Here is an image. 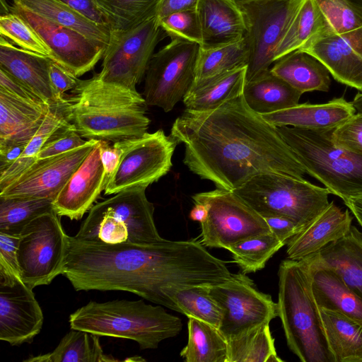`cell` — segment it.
Instances as JSON below:
<instances>
[{
    "instance_id": "6da1fadb",
    "label": "cell",
    "mask_w": 362,
    "mask_h": 362,
    "mask_svg": "<svg viewBox=\"0 0 362 362\" xmlns=\"http://www.w3.org/2000/svg\"><path fill=\"white\" fill-rule=\"evenodd\" d=\"M170 136L185 145L184 164L216 188L233 191L254 176L306 173L277 127L246 103L243 95L203 112L186 110Z\"/></svg>"
},
{
    "instance_id": "7a4b0ae2",
    "label": "cell",
    "mask_w": 362,
    "mask_h": 362,
    "mask_svg": "<svg viewBox=\"0 0 362 362\" xmlns=\"http://www.w3.org/2000/svg\"><path fill=\"white\" fill-rule=\"evenodd\" d=\"M62 274L76 291H124L178 312L174 286H212L233 274L197 240L104 244L69 235Z\"/></svg>"
},
{
    "instance_id": "3957f363",
    "label": "cell",
    "mask_w": 362,
    "mask_h": 362,
    "mask_svg": "<svg viewBox=\"0 0 362 362\" xmlns=\"http://www.w3.org/2000/svg\"><path fill=\"white\" fill-rule=\"evenodd\" d=\"M71 93L64 97L62 107L66 119L81 137L116 142L147 133V104L136 90L105 83L93 76L79 80Z\"/></svg>"
},
{
    "instance_id": "277c9868",
    "label": "cell",
    "mask_w": 362,
    "mask_h": 362,
    "mask_svg": "<svg viewBox=\"0 0 362 362\" xmlns=\"http://www.w3.org/2000/svg\"><path fill=\"white\" fill-rule=\"evenodd\" d=\"M278 276V317L289 349L302 362H334L313 293L307 260H283Z\"/></svg>"
},
{
    "instance_id": "5b68a950",
    "label": "cell",
    "mask_w": 362,
    "mask_h": 362,
    "mask_svg": "<svg viewBox=\"0 0 362 362\" xmlns=\"http://www.w3.org/2000/svg\"><path fill=\"white\" fill-rule=\"evenodd\" d=\"M71 329L100 336L136 341L141 349H156L159 343L178 334L181 320L160 305L143 300L90 301L69 316Z\"/></svg>"
},
{
    "instance_id": "8992f818",
    "label": "cell",
    "mask_w": 362,
    "mask_h": 362,
    "mask_svg": "<svg viewBox=\"0 0 362 362\" xmlns=\"http://www.w3.org/2000/svg\"><path fill=\"white\" fill-rule=\"evenodd\" d=\"M284 141L306 173L343 202L362 197V154L335 144L333 129H305L278 127Z\"/></svg>"
},
{
    "instance_id": "52a82bcc",
    "label": "cell",
    "mask_w": 362,
    "mask_h": 362,
    "mask_svg": "<svg viewBox=\"0 0 362 362\" xmlns=\"http://www.w3.org/2000/svg\"><path fill=\"white\" fill-rule=\"evenodd\" d=\"M146 186L122 190L93 205L75 238L104 244H153L164 240L153 218Z\"/></svg>"
},
{
    "instance_id": "ba28073f",
    "label": "cell",
    "mask_w": 362,
    "mask_h": 362,
    "mask_svg": "<svg viewBox=\"0 0 362 362\" xmlns=\"http://www.w3.org/2000/svg\"><path fill=\"white\" fill-rule=\"evenodd\" d=\"M234 192L263 218L283 216L303 228L329 204L330 192L306 180L279 173H262Z\"/></svg>"
},
{
    "instance_id": "9c48e42d",
    "label": "cell",
    "mask_w": 362,
    "mask_h": 362,
    "mask_svg": "<svg viewBox=\"0 0 362 362\" xmlns=\"http://www.w3.org/2000/svg\"><path fill=\"white\" fill-rule=\"evenodd\" d=\"M54 209L30 221L20 234V276L30 288L48 285L62 274L68 247L66 234Z\"/></svg>"
},
{
    "instance_id": "30bf717a",
    "label": "cell",
    "mask_w": 362,
    "mask_h": 362,
    "mask_svg": "<svg viewBox=\"0 0 362 362\" xmlns=\"http://www.w3.org/2000/svg\"><path fill=\"white\" fill-rule=\"evenodd\" d=\"M166 36L156 16L125 30L111 32L101 71V81L135 90L145 75L157 44Z\"/></svg>"
},
{
    "instance_id": "8fae6325",
    "label": "cell",
    "mask_w": 362,
    "mask_h": 362,
    "mask_svg": "<svg viewBox=\"0 0 362 362\" xmlns=\"http://www.w3.org/2000/svg\"><path fill=\"white\" fill-rule=\"evenodd\" d=\"M199 48L198 43L172 39L153 54L145 74L147 105L168 112L183 100L195 79Z\"/></svg>"
},
{
    "instance_id": "7c38bea8",
    "label": "cell",
    "mask_w": 362,
    "mask_h": 362,
    "mask_svg": "<svg viewBox=\"0 0 362 362\" xmlns=\"http://www.w3.org/2000/svg\"><path fill=\"white\" fill-rule=\"evenodd\" d=\"M192 198L208 207V216L201 223L204 246L228 250L243 240L271 232L264 218L233 191L216 188Z\"/></svg>"
},
{
    "instance_id": "4fadbf2b",
    "label": "cell",
    "mask_w": 362,
    "mask_h": 362,
    "mask_svg": "<svg viewBox=\"0 0 362 362\" xmlns=\"http://www.w3.org/2000/svg\"><path fill=\"white\" fill-rule=\"evenodd\" d=\"M209 293L222 311L218 329L227 341L278 317L277 303L257 290L246 274H233L225 282L209 286Z\"/></svg>"
},
{
    "instance_id": "5bb4252c",
    "label": "cell",
    "mask_w": 362,
    "mask_h": 362,
    "mask_svg": "<svg viewBox=\"0 0 362 362\" xmlns=\"http://www.w3.org/2000/svg\"><path fill=\"white\" fill-rule=\"evenodd\" d=\"M303 0H253L238 4L249 48L246 81L270 69L276 48Z\"/></svg>"
},
{
    "instance_id": "9a60e30c",
    "label": "cell",
    "mask_w": 362,
    "mask_h": 362,
    "mask_svg": "<svg viewBox=\"0 0 362 362\" xmlns=\"http://www.w3.org/2000/svg\"><path fill=\"white\" fill-rule=\"evenodd\" d=\"M177 143L162 129L132 139L117 169L108 180L105 194H115L136 186H146L166 175Z\"/></svg>"
},
{
    "instance_id": "2e32d148",
    "label": "cell",
    "mask_w": 362,
    "mask_h": 362,
    "mask_svg": "<svg viewBox=\"0 0 362 362\" xmlns=\"http://www.w3.org/2000/svg\"><path fill=\"white\" fill-rule=\"evenodd\" d=\"M11 10L21 15L36 31L50 49L52 59L76 77L92 70L103 57L105 45L22 7L13 5Z\"/></svg>"
},
{
    "instance_id": "e0dca14e",
    "label": "cell",
    "mask_w": 362,
    "mask_h": 362,
    "mask_svg": "<svg viewBox=\"0 0 362 362\" xmlns=\"http://www.w3.org/2000/svg\"><path fill=\"white\" fill-rule=\"evenodd\" d=\"M44 317L33 289L21 276L0 269V339L11 346L31 343Z\"/></svg>"
},
{
    "instance_id": "ac0fdd59",
    "label": "cell",
    "mask_w": 362,
    "mask_h": 362,
    "mask_svg": "<svg viewBox=\"0 0 362 362\" xmlns=\"http://www.w3.org/2000/svg\"><path fill=\"white\" fill-rule=\"evenodd\" d=\"M98 140H88L81 146L52 157L36 160L0 197L54 199L81 165Z\"/></svg>"
},
{
    "instance_id": "d6986e66",
    "label": "cell",
    "mask_w": 362,
    "mask_h": 362,
    "mask_svg": "<svg viewBox=\"0 0 362 362\" xmlns=\"http://www.w3.org/2000/svg\"><path fill=\"white\" fill-rule=\"evenodd\" d=\"M299 49L319 59L337 81L362 92V28L319 36Z\"/></svg>"
},
{
    "instance_id": "ffe728a7",
    "label": "cell",
    "mask_w": 362,
    "mask_h": 362,
    "mask_svg": "<svg viewBox=\"0 0 362 362\" xmlns=\"http://www.w3.org/2000/svg\"><path fill=\"white\" fill-rule=\"evenodd\" d=\"M106 185L98 141L54 199V209L59 216L80 220Z\"/></svg>"
},
{
    "instance_id": "44dd1931",
    "label": "cell",
    "mask_w": 362,
    "mask_h": 362,
    "mask_svg": "<svg viewBox=\"0 0 362 362\" xmlns=\"http://www.w3.org/2000/svg\"><path fill=\"white\" fill-rule=\"evenodd\" d=\"M349 209L342 211L332 201L287 243V258L300 260L344 236L351 226Z\"/></svg>"
},
{
    "instance_id": "7402d4cb",
    "label": "cell",
    "mask_w": 362,
    "mask_h": 362,
    "mask_svg": "<svg viewBox=\"0 0 362 362\" xmlns=\"http://www.w3.org/2000/svg\"><path fill=\"white\" fill-rule=\"evenodd\" d=\"M51 61L49 57L16 47L4 37H0V68L52 107L62 103L57 98L51 84Z\"/></svg>"
},
{
    "instance_id": "603a6c76",
    "label": "cell",
    "mask_w": 362,
    "mask_h": 362,
    "mask_svg": "<svg viewBox=\"0 0 362 362\" xmlns=\"http://www.w3.org/2000/svg\"><path fill=\"white\" fill-rule=\"evenodd\" d=\"M51 107L29 102L0 88V149L26 146Z\"/></svg>"
},
{
    "instance_id": "cb8c5ba5",
    "label": "cell",
    "mask_w": 362,
    "mask_h": 362,
    "mask_svg": "<svg viewBox=\"0 0 362 362\" xmlns=\"http://www.w3.org/2000/svg\"><path fill=\"white\" fill-rule=\"evenodd\" d=\"M197 12L202 35L201 47L231 44L245 37V16L235 0H199Z\"/></svg>"
},
{
    "instance_id": "d4e9b609",
    "label": "cell",
    "mask_w": 362,
    "mask_h": 362,
    "mask_svg": "<svg viewBox=\"0 0 362 362\" xmlns=\"http://www.w3.org/2000/svg\"><path fill=\"white\" fill-rule=\"evenodd\" d=\"M356 112L351 103L342 96L320 104L298 103L262 116L276 127L289 126L305 129L330 130L346 122Z\"/></svg>"
},
{
    "instance_id": "484cf974",
    "label": "cell",
    "mask_w": 362,
    "mask_h": 362,
    "mask_svg": "<svg viewBox=\"0 0 362 362\" xmlns=\"http://www.w3.org/2000/svg\"><path fill=\"white\" fill-rule=\"evenodd\" d=\"M304 259L309 265L311 288L317 307L339 312L362 324V297L333 269L317 262L312 255Z\"/></svg>"
},
{
    "instance_id": "4316f807",
    "label": "cell",
    "mask_w": 362,
    "mask_h": 362,
    "mask_svg": "<svg viewBox=\"0 0 362 362\" xmlns=\"http://www.w3.org/2000/svg\"><path fill=\"white\" fill-rule=\"evenodd\" d=\"M315 259L333 269L344 283L362 297V232L351 225L341 238L312 255Z\"/></svg>"
},
{
    "instance_id": "83f0119b",
    "label": "cell",
    "mask_w": 362,
    "mask_h": 362,
    "mask_svg": "<svg viewBox=\"0 0 362 362\" xmlns=\"http://www.w3.org/2000/svg\"><path fill=\"white\" fill-rule=\"evenodd\" d=\"M270 71L302 94L329 90L331 80L327 68L319 59L300 49L275 61Z\"/></svg>"
},
{
    "instance_id": "f1b7e54d",
    "label": "cell",
    "mask_w": 362,
    "mask_h": 362,
    "mask_svg": "<svg viewBox=\"0 0 362 362\" xmlns=\"http://www.w3.org/2000/svg\"><path fill=\"white\" fill-rule=\"evenodd\" d=\"M246 72L247 66H245L194 82L182 100L185 109L208 111L243 95Z\"/></svg>"
},
{
    "instance_id": "f546056e",
    "label": "cell",
    "mask_w": 362,
    "mask_h": 362,
    "mask_svg": "<svg viewBox=\"0 0 362 362\" xmlns=\"http://www.w3.org/2000/svg\"><path fill=\"white\" fill-rule=\"evenodd\" d=\"M301 95L270 69L246 81L243 93L247 105L262 115L298 105Z\"/></svg>"
},
{
    "instance_id": "4dcf8cb0",
    "label": "cell",
    "mask_w": 362,
    "mask_h": 362,
    "mask_svg": "<svg viewBox=\"0 0 362 362\" xmlns=\"http://www.w3.org/2000/svg\"><path fill=\"white\" fill-rule=\"evenodd\" d=\"M319 310L334 362H362V324L337 311Z\"/></svg>"
},
{
    "instance_id": "1f68e13d",
    "label": "cell",
    "mask_w": 362,
    "mask_h": 362,
    "mask_svg": "<svg viewBox=\"0 0 362 362\" xmlns=\"http://www.w3.org/2000/svg\"><path fill=\"white\" fill-rule=\"evenodd\" d=\"M13 5L76 30L106 46L110 40L111 30L107 26L94 22L62 0H13Z\"/></svg>"
},
{
    "instance_id": "d6a6232c",
    "label": "cell",
    "mask_w": 362,
    "mask_h": 362,
    "mask_svg": "<svg viewBox=\"0 0 362 362\" xmlns=\"http://www.w3.org/2000/svg\"><path fill=\"white\" fill-rule=\"evenodd\" d=\"M100 335L71 329L52 351L31 356L25 362H109L117 361L105 354L100 343Z\"/></svg>"
},
{
    "instance_id": "836d02e7",
    "label": "cell",
    "mask_w": 362,
    "mask_h": 362,
    "mask_svg": "<svg viewBox=\"0 0 362 362\" xmlns=\"http://www.w3.org/2000/svg\"><path fill=\"white\" fill-rule=\"evenodd\" d=\"M188 341L180 356L186 362H228L227 341L219 329L194 317H188Z\"/></svg>"
},
{
    "instance_id": "e575fe53",
    "label": "cell",
    "mask_w": 362,
    "mask_h": 362,
    "mask_svg": "<svg viewBox=\"0 0 362 362\" xmlns=\"http://www.w3.org/2000/svg\"><path fill=\"white\" fill-rule=\"evenodd\" d=\"M324 21L316 0H303L274 52V62L320 36Z\"/></svg>"
},
{
    "instance_id": "d590c367",
    "label": "cell",
    "mask_w": 362,
    "mask_h": 362,
    "mask_svg": "<svg viewBox=\"0 0 362 362\" xmlns=\"http://www.w3.org/2000/svg\"><path fill=\"white\" fill-rule=\"evenodd\" d=\"M249 57V48L245 37L238 42L216 47H200L194 83L247 66Z\"/></svg>"
},
{
    "instance_id": "8d00e7d4",
    "label": "cell",
    "mask_w": 362,
    "mask_h": 362,
    "mask_svg": "<svg viewBox=\"0 0 362 362\" xmlns=\"http://www.w3.org/2000/svg\"><path fill=\"white\" fill-rule=\"evenodd\" d=\"M207 286H174L164 290L165 295L177 306L178 313L217 327L222 311L209 293Z\"/></svg>"
},
{
    "instance_id": "74e56055",
    "label": "cell",
    "mask_w": 362,
    "mask_h": 362,
    "mask_svg": "<svg viewBox=\"0 0 362 362\" xmlns=\"http://www.w3.org/2000/svg\"><path fill=\"white\" fill-rule=\"evenodd\" d=\"M228 344V362H283L276 351L269 323L264 324Z\"/></svg>"
},
{
    "instance_id": "f35d334b",
    "label": "cell",
    "mask_w": 362,
    "mask_h": 362,
    "mask_svg": "<svg viewBox=\"0 0 362 362\" xmlns=\"http://www.w3.org/2000/svg\"><path fill=\"white\" fill-rule=\"evenodd\" d=\"M66 119L62 103L52 106L41 127L28 143L21 156L11 165L0 170V191L17 180L36 160L49 136Z\"/></svg>"
},
{
    "instance_id": "ab89813d",
    "label": "cell",
    "mask_w": 362,
    "mask_h": 362,
    "mask_svg": "<svg viewBox=\"0 0 362 362\" xmlns=\"http://www.w3.org/2000/svg\"><path fill=\"white\" fill-rule=\"evenodd\" d=\"M111 32L125 30L155 16L159 0H93Z\"/></svg>"
},
{
    "instance_id": "60d3db41",
    "label": "cell",
    "mask_w": 362,
    "mask_h": 362,
    "mask_svg": "<svg viewBox=\"0 0 362 362\" xmlns=\"http://www.w3.org/2000/svg\"><path fill=\"white\" fill-rule=\"evenodd\" d=\"M54 199L0 197V232L20 235L35 217L54 209Z\"/></svg>"
},
{
    "instance_id": "b9f144b4",
    "label": "cell",
    "mask_w": 362,
    "mask_h": 362,
    "mask_svg": "<svg viewBox=\"0 0 362 362\" xmlns=\"http://www.w3.org/2000/svg\"><path fill=\"white\" fill-rule=\"evenodd\" d=\"M284 245L272 232L255 235L228 248L243 273H255L265 267L267 262Z\"/></svg>"
},
{
    "instance_id": "7bdbcfd3",
    "label": "cell",
    "mask_w": 362,
    "mask_h": 362,
    "mask_svg": "<svg viewBox=\"0 0 362 362\" xmlns=\"http://www.w3.org/2000/svg\"><path fill=\"white\" fill-rule=\"evenodd\" d=\"M316 2L324 21V29L320 36L344 34L362 28V8L349 0Z\"/></svg>"
},
{
    "instance_id": "ee69618b",
    "label": "cell",
    "mask_w": 362,
    "mask_h": 362,
    "mask_svg": "<svg viewBox=\"0 0 362 362\" xmlns=\"http://www.w3.org/2000/svg\"><path fill=\"white\" fill-rule=\"evenodd\" d=\"M0 34L25 50L52 59L50 49L36 31L21 15L12 10L1 14Z\"/></svg>"
},
{
    "instance_id": "f6af8a7d",
    "label": "cell",
    "mask_w": 362,
    "mask_h": 362,
    "mask_svg": "<svg viewBox=\"0 0 362 362\" xmlns=\"http://www.w3.org/2000/svg\"><path fill=\"white\" fill-rule=\"evenodd\" d=\"M166 35L202 45V35L197 9L175 12L159 20Z\"/></svg>"
},
{
    "instance_id": "bcb514c9",
    "label": "cell",
    "mask_w": 362,
    "mask_h": 362,
    "mask_svg": "<svg viewBox=\"0 0 362 362\" xmlns=\"http://www.w3.org/2000/svg\"><path fill=\"white\" fill-rule=\"evenodd\" d=\"M82 138L74 125L65 119L47 139L37 154V160L57 156L78 148L88 141Z\"/></svg>"
},
{
    "instance_id": "7dc6e473",
    "label": "cell",
    "mask_w": 362,
    "mask_h": 362,
    "mask_svg": "<svg viewBox=\"0 0 362 362\" xmlns=\"http://www.w3.org/2000/svg\"><path fill=\"white\" fill-rule=\"evenodd\" d=\"M335 144L362 154V112H357L332 131Z\"/></svg>"
},
{
    "instance_id": "c3c4849f",
    "label": "cell",
    "mask_w": 362,
    "mask_h": 362,
    "mask_svg": "<svg viewBox=\"0 0 362 362\" xmlns=\"http://www.w3.org/2000/svg\"><path fill=\"white\" fill-rule=\"evenodd\" d=\"M132 139L113 142L99 141L101 160L105 173V180H108L117 169L124 152L130 145Z\"/></svg>"
},
{
    "instance_id": "681fc988",
    "label": "cell",
    "mask_w": 362,
    "mask_h": 362,
    "mask_svg": "<svg viewBox=\"0 0 362 362\" xmlns=\"http://www.w3.org/2000/svg\"><path fill=\"white\" fill-rule=\"evenodd\" d=\"M20 235L0 232V269L20 275L18 248Z\"/></svg>"
},
{
    "instance_id": "f907efd6",
    "label": "cell",
    "mask_w": 362,
    "mask_h": 362,
    "mask_svg": "<svg viewBox=\"0 0 362 362\" xmlns=\"http://www.w3.org/2000/svg\"><path fill=\"white\" fill-rule=\"evenodd\" d=\"M49 78L53 90L61 103L64 101V93L73 90L79 81L76 76L52 59L49 65Z\"/></svg>"
},
{
    "instance_id": "816d5d0a",
    "label": "cell",
    "mask_w": 362,
    "mask_h": 362,
    "mask_svg": "<svg viewBox=\"0 0 362 362\" xmlns=\"http://www.w3.org/2000/svg\"><path fill=\"white\" fill-rule=\"evenodd\" d=\"M0 88L11 94L29 102L45 105L47 104L34 91L15 78L13 76L0 68ZM48 105V104H47Z\"/></svg>"
},
{
    "instance_id": "f5cc1de1",
    "label": "cell",
    "mask_w": 362,
    "mask_h": 362,
    "mask_svg": "<svg viewBox=\"0 0 362 362\" xmlns=\"http://www.w3.org/2000/svg\"><path fill=\"white\" fill-rule=\"evenodd\" d=\"M271 232L284 245L300 230L299 226L292 219L283 216L264 218Z\"/></svg>"
},
{
    "instance_id": "db71d44e",
    "label": "cell",
    "mask_w": 362,
    "mask_h": 362,
    "mask_svg": "<svg viewBox=\"0 0 362 362\" xmlns=\"http://www.w3.org/2000/svg\"><path fill=\"white\" fill-rule=\"evenodd\" d=\"M198 2L199 0H159L156 16L159 21L175 12L197 9Z\"/></svg>"
},
{
    "instance_id": "11a10c76",
    "label": "cell",
    "mask_w": 362,
    "mask_h": 362,
    "mask_svg": "<svg viewBox=\"0 0 362 362\" xmlns=\"http://www.w3.org/2000/svg\"><path fill=\"white\" fill-rule=\"evenodd\" d=\"M89 19L107 26L103 16L97 9L93 0H62ZM108 27V26H107ZM109 28V27H108Z\"/></svg>"
},
{
    "instance_id": "9f6ffc18",
    "label": "cell",
    "mask_w": 362,
    "mask_h": 362,
    "mask_svg": "<svg viewBox=\"0 0 362 362\" xmlns=\"http://www.w3.org/2000/svg\"><path fill=\"white\" fill-rule=\"evenodd\" d=\"M26 146H14L0 149V170L11 165L22 154Z\"/></svg>"
},
{
    "instance_id": "6f0895ef",
    "label": "cell",
    "mask_w": 362,
    "mask_h": 362,
    "mask_svg": "<svg viewBox=\"0 0 362 362\" xmlns=\"http://www.w3.org/2000/svg\"><path fill=\"white\" fill-rule=\"evenodd\" d=\"M344 203L362 228V197L350 198Z\"/></svg>"
},
{
    "instance_id": "680465c9",
    "label": "cell",
    "mask_w": 362,
    "mask_h": 362,
    "mask_svg": "<svg viewBox=\"0 0 362 362\" xmlns=\"http://www.w3.org/2000/svg\"><path fill=\"white\" fill-rule=\"evenodd\" d=\"M208 207L202 203H194V206L189 212V217L194 221L203 223L208 216Z\"/></svg>"
},
{
    "instance_id": "91938a15",
    "label": "cell",
    "mask_w": 362,
    "mask_h": 362,
    "mask_svg": "<svg viewBox=\"0 0 362 362\" xmlns=\"http://www.w3.org/2000/svg\"><path fill=\"white\" fill-rule=\"evenodd\" d=\"M351 103L357 112H362V92L357 93Z\"/></svg>"
},
{
    "instance_id": "94428289",
    "label": "cell",
    "mask_w": 362,
    "mask_h": 362,
    "mask_svg": "<svg viewBox=\"0 0 362 362\" xmlns=\"http://www.w3.org/2000/svg\"><path fill=\"white\" fill-rule=\"evenodd\" d=\"M349 1L362 8V0H349Z\"/></svg>"
},
{
    "instance_id": "6125c7cd",
    "label": "cell",
    "mask_w": 362,
    "mask_h": 362,
    "mask_svg": "<svg viewBox=\"0 0 362 362\" xmlns=\"http://www.w3.org/2000/svg\"><path fill=\"white\" fill-rule=\"evenodd\" d=\"M238 4L249 1H253V0H235Z\"/></svg>"
}]
</instances>
